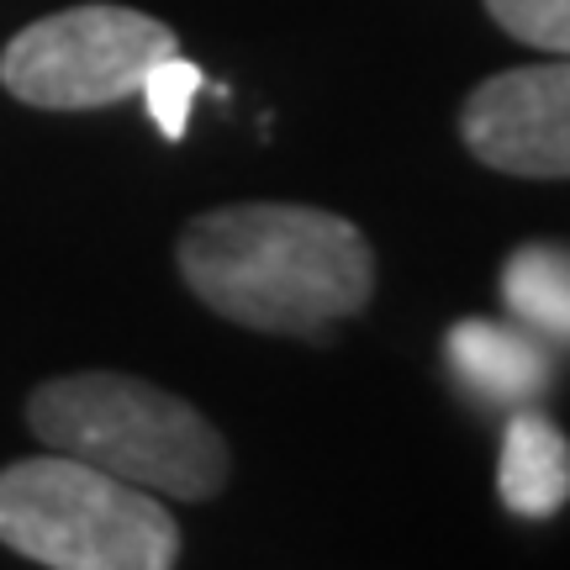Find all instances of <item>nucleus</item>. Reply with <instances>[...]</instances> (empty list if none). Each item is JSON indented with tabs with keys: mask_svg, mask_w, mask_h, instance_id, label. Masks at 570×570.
<instances>
[{
	"mask_svg": "<svg viewBox=\"0 0 570 570\" xmlns=\"http://www.w3.org/2000/svg\"><path fill=\"white\" fill-rule=\"evenodd\" d=\"M175 265L217 317L281 338H317L360 317L375 291L365 233L338 212L291 202H238L190 217Z\"/></svg>",
	"mask_w": 570,
	"mask_h": 570,
	"instance_id": "obj_1",
	"label": "nucleus"
},
{
	"mask_svg": "<svg viewBox=\"0 0 570 570\" xmlns=\"http://www.w3.org/2000/svg\"><path fill=\"white\" fill-rule=\"evenodd\" d=\"M27 428L53 454L85 460L154 497L212 502L233 475L223 433L185 396L117 370L42 381L27 396Z\"/></svg>",
	"mask_w": 570,
	"mask_h": 570,
	"instance_id": "obj_2",
	"label": "nucleus"
},
{
	"mask_svg": "<svg viewBox=\"0 0 570 570\" xmlns=\"http://www.w3.org/2000/svg\"><path fill=\"white\" fill-rule=\"evenodd\" d=\"M487 11L523 48L570 59V0H487Z\"/></svg>",
	"mask_w": 570,
	"mask_h": 570,
	"instance_id": "obj_10",
	"label": "nucleus"
},
{
	"mask_svg": "<svg viewBox=\"0 0 570 570\" xmlns=\"http://www.w3.org/2000/svg\"><path fill=\"white\" fill-rule=\"evenodd\" d=\"M497 497L512 518H533V523L554 518L570 502V439L539 407L512 412L502 433Z\"/></svg>",
	"mask_w": 570,
	"mask_h": 570,
	"instance_id": "obj_7",
	"label": "nucleus"
},
{
	"mask_svg": "<svg viewBox=\"0 0 570 570\" xmlns=\"http://www.w3.org/2000/svg\"><path fill=\"white\" fill-rule=\"evenodd\" d=\"M502 302L539 344L570 348V248L523 244L502 265Z\"/></svg>",
	"mask_w": 570,
	"mask_h": 570,
	"instance_id": "obj_8",
	"label": "nucleus"
},
{
	"mask_svg": "<svg viewBox=\"0 0 570 570\" xmlns=\"http://www.w3.org/2000/svg\"><path fill=\"white\" fill-rule=\"evenodd\" d=\"M444 365L481 407H533L550 386V348L497 317H460L444 333Z\"/></svg>",
	"mask_w": 570,
	"mask_h": 570,
	"instance_id": "obj_6",
	"label": "nucleus"
},
{
	"mask_svg": "<svg viewBox=\"0 0 570 570\" xmlns=\"http://www.w3.org/2000/svg\"><path fill=\"white\" fill-rule=\"evenodd\" d=\"M0 544L48 570L180 566V523L154 491L53 449L0 470Z\"/></svg>",
	"mask_w": 570,
	"mask_h": 570,
	"instance_id": "obj_3",
	"label": "nucleus"
},
{
	"mask_svg": "<svg viewBox=\"0 0 570 570\" xmlns=\"http://www.w3.org/2000/svg\"><path fill=\"white\" fill-rule=\"evenodd\" d=\"M460 138L487 169L518 180H570V59L481 80L460 106Z\"/></svg>",
	"mask_w": 570,
	"mask_h": 570,
	"instance_id": "obj_5",
	"label": "nucleus"
},
{
	"mask_svg": "<svg viewBox=\"0 0 570 570\" xmlns=\"http://www.w3.org/2000/svg\"><path fill=\"white\" fill-rule=\"evenodd\" d=\"M180 42L132 6H69L21 27L0 53V85L38 111H96L138 96L142 75Z\"/></svg>",
	"mask_w": 570,
	"mask_h": 570,
	"instance_id": "obj_4",
	"label": "nucleus"
},
{
	"mask_svg": "<svg viewBox=\"0 0 570 570\" xmlns=\"http://www.w3.org/2000/svg\"><path fill=\"white\" fill-rule=\"evenodd\" d=\"M196 90H202V69H196L190 59H180V48L142 75L138 96L148 101V117H154V127H159L169 142L185 138V127H190V106H196Z\"/></svg>",
	"mask_w": 570,
	"mask_h": 570,
	"instance_id": "obj_9",
	"label": "nucleus"
}]
</instances>
